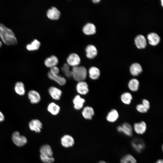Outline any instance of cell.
I'll list each match as a JSON object with an SVG mask.
<instances>
[{
	"mask_svg": "<svg viewBox=\"0 0 163 163\" xmlns=\"http://www.w3.org/2000/svg\"><path fill=\"white\" fill-rule=\"evenodd\" d=\"M0 37L3 42L7 45H14L17 43L12 30L2 23H0Z\"/></svg>",
	"mask_w": 163,
	"mask_h": 163,
	"instance_id": "obj_1",
	"label": "cell"
},
{
	"mask_svg": "<svg viewBox=\"0 0 163 163\" xmlns=\"http://www.w3.org/2000/svg\"><path fill=\"white\" fill-rule=\"evenodd\" d=\"M72 71V77L77 82L84 81L87 78V69L83 66H78L73 67Z\"/></svg>",
	"mask_w": 163,
	"mask_h": 163,
	"instance_id": "obj_2",
	"label": "cell"
},
{
	"mask_svg": "<svg viewBox=\"0 0 163 163\" xmlns=\"http://www.w3.org/2000/svg\"><path fill=\"white\" fill-rule=\"evenodd\" d=\"M12 140L14 144L18 147H22L27 142V139L24 136L20 135L18 131H15L12 135Z\"/></svg>",
	"mask_w": 163,
	"mask_h": 163,
	"instance_id": "obj_3",
	"label": "cell"
},
{
	"mask_svg": "<svg viewBox=\"0 0 163 163\" xmlns=\"http://www.w3.org/2000/svg\"><path fill=\"white\" fill-rule=\"evenodd\" d=\"M117 131L128 136H131L133 134V130L131 125L128 123H125L117 128Z\"/></svg>",
	"mask_w": 163,
	"mask_h": 163,
	"instance_id": "obj_4",
	"label": "cell"
},
{
	"mask_svg": "<svg viewBox=\"0 0 163 163\" xmlns=\"http://www.w3.org/2000/svg\"><path fill=\"white\" fill-rule=\"evenodd\" d=\"M131 143L133 149L139 153L141 152L145 148L144 142L141 139H134L132 140Z\"/></svg>",
	"mask_w": 163,
	"mask_h": 163,
	"instance_id": "obj_5",
	"label": "cell"
},
{
	"mask_svg": "<svg viewBox=\"0 0 163 163\" xmlns=\"http://www.w3.org/2000/svg\"><path fill=\"white\" fill-rule=\"evenodd\" d=\"M67 64L73 67L78 66L81 62V59L79 56L76 53L70 54L67 59Z\"/></svg>",
	"mask_w": 163,
	"mask_h": 163,
	"instance_id": "obj_6",
	"label": "cell"
},
{
	"mask_svg": "<svg viewBox=\"0 0 163 163\" xmlns=\"http://www.w3.org/2000/svg\"><path fill=\"white\" fill-rule=\"evenodd\" d=\"M42 126V124L40 121L37 119L31 120L29 123L30 129L37 133H39L41 132Z\"/></svg>",
	"mask_w": 163,
	"mask_h": 163,
	"instance_id": "obj_7",
	"label": "cell"
},
{
	"mask_svg": "<svg viewBox=\"0 0 163 163\" xmlns=\"http://www.w3.org/2000/svg\"><path fill=\"white\" fill-rule=\"evenodd\" d=\"M76 90L78 93L83 95L87 94L89 91L88 84L84 81L78 82Z\"/></svg>",
	"mask_w": 163,
	"mask_h": 163,
	"instance_id": "obj_8",
	"label": "cell"
},
{
	"mask_svg": "<svg viewBox=\"0 0 163 163\" xmlns=\"http://www.w3.org/2000/svg\"><path fill=\"white\" fill-rule=\"evenodd\" d=\"M62 145L65 148L71 147L74 144V140L73 137L69 135L63 136L61 138Z\"/></svg>",
	"mask_w": 163,
	"mask_h": 163,
	"instance_id": "obj_9",
	"label": "cell"
},
{
	"mask_svg": "<svg viewBox=\"0 0 163 163\" xmlns=\"http://www.w3.org/2000/svg\"><path fill=\"white\" fill-rule=\"evenodd\" d=\"M47 17L51 20H56L60 16V12L56 7H52L49 9L46 13Z\"/></svg>",
	"mask_w": 163,
	"mask_h": 163,
	"instance_id": "obj_10",
	"label": "cell"
},
{
	"mask_svg": "<svg viewBox=\"0 0 163 163\" xmlns=\"http://www.w3.org/2000/svg\"><path fill=\"white\" fill-rule=\"evenodd\" d=\"M48 92L51 97L56 100H59L62 94L59 89L54 86L50 87L48 89Z\"/></svg>",
	"mask_w": 163,
	"mask_h": 163,
	"instance_id": "obj_11",
	"label": "cell"
},
{
	"mask_svg": "<svg viewBox=\"0 0 163 163\" xmlns=\"http://www.w3.org/2000/svg\"><path fill=\"white\" fill-rule=\"evenodd\" d=\"M133 128L134 131L137 134L139 135L143 134L146 131V124L143 121L136 123L134 125Z\"/></svg>",
	"mask_w": 163,
	"mask_h": 163,
	"instance_id": "obj_12",
	"label": "cell"
},
{
	"mask_svg": "<svg viewBox=\"0 0 163 163\" xmlns=\"http://www.w3.org/2000/svg\"><path fill=\"white\" fill-rule=\"evenodd\" d=\"M48 78L53 80L61 86L65 85L66 82V79L63 77L59 75H52L49 71L47 74Z\"/></svg>",
	"mask_w": 163,
	"mask_h": 163,
	"instance_id": "obj_13",
	"label": "cell"
},
{
	"mask_svg": "<svg viewBox=\"0 0 163 163\" xmlns=\"http://www.w3.org/2000/svg\"><path fill=\"white\" fill-rule=\"evenodd\" d=\"M28 96L30 102L32 104H37L40 101V95L38 92L35 90H31L29 91Z\"/></svg>",
	"mask_w": 163,
	"mask_h": 163,
	"instance_id": "obj_14",
	"label": "cell"
},
{
	"mask_svg": "<svg viewBox=\"0 0 163 163\" xmlns=\"http://www.w3.org/2000/svg\"><path fill=\"white\" fill-rule=\"evenodd\" d=\"M86 55L89 59H92L95 57L97 54V51L96 47L91 44L88 45L85 48Z\"/></svg>",
	"mask_w": 163,
	"mask_h": 163,
	"instance_id": "obj_15",
	"label": "cell"
},
{
	"mask_svg": "<svg viewBox=\"0 0 163 163\" xmlns=\"http://www.w3.org/2000/svg\"><path fill=\"white\" fill-rule=\"evenodd\" d=\"M135 43L137 47L139 49L145 48L147 45L146 39L142 35H138L136 37Z\"/></svg>",
	"mask_w": 163,
	"mask_h": 163,
	"instance_id": "obj_16",
	"label": "cell"
},
{
	"mask_svg": "<svg viewBox=\"0 0 163 163\" xmlns=\"http://www.w3.org/2000/svg\"><path fill=\"white\" fill-rule=\"evenodd\" d=\"M72 101L74 108L76 110H78L82 108L85 101L79 95H77L75 97Z\"/></svg>",
	"mask_w": 163,
	"mask_h": 163,
	"instance_id": "obj_17",
	"label": "cell"
},
{
	"mask_svg": "<svg viewBox=\"0 0 163 163\" xmlns=\"http://www.w3.org/2000/svg\"><path fill=\"white\" fill-rule=\"evenodd\" d=\"M94 114V112L93 108L88 106L84 107L82 111V116L87 120L91 119Z\"/></svg>",
	"mask_w": 163,
	"mask_h": 163,
	"instance_id": "obj_18",
	"label": "cell"
},
{
	"mask_svg": "<svg viewBox=\"0 0 163 163\" xmlns=\"http://www.w3.org/2000/svg\"><path fill=\"white\" fill-rule=\"evenodd\" d=\"M83 31L84 34L87 35H92L96 32V28L94 25L91 23H88L83 27Z\"/></svg>",
	"mask_w": 163,
	"mask_h": 163,
	"instance_id": "obj_19",
	"label": "cell"
},
{
	"mask_svg": "<svg viewBox=\"0 0 163 163\" xmlns=\"http://www.w3.org/2000/svg\"><path fill=\"white\" fill-rule=\"evenodd\" d=\"M59 62L58 58L55 55H52L45 60L44 64L47 67L51 68L56 66Z\"/></svg>",
	"mask_w": 163,
	"mask_h": 163,
	"instance_id": "obj_20",
	"label": "cell"
},
{
	"mask_svg": "<svg viewBox=\"0 0 163 163\" xmlns=\"http://www.w3.org/2000/svg\"><path fill=\"white\" fill-rule=\"evenodd\" d=\"M129 70L131 74L134 76L139 75L142 71L141 66L138 63L132 64L130 67Z\"/></svg>",
	"mask_w": 163,
	"mask_h": 163,
	"instance_id": "obj_21",
	"label": "cell"
},
{
	"mask_svg": "<svg viewBox=\"0 0 163 163\" xmlns=\"http://www.w3.org/2000/svg\"><path fill=\"white\" fill-rule=\"evenodd\" d=\"M147 39L149 44L153 46L157 45L160 40V37L157 34L154 33H152L148 34Z\"/></svg>",
	"mask_w": 163,
	"mask_h": 163,
	"instance_id": "obj_22",
	"label": "cell"
},
{
	"mask_svg": "<svg viewBox=\"0 0 163 163\" xmlns=\"http://www.w3.org/2000/svg\"><path fill=\"white\" fill-rule=\"evenodd\" d=\"M89 78L92 80L98 79L100 75V70L97 67L92 66L88 70Z\"/></svg>",
	"mask_w": 163,
	"mask_h": 163,
	"instance_id": "obj_23",
	"label": "cell"
},
{
	"mask_svg": "<svg viewBox=\"0 0 163 163\" xmlns=\"http://www.w3.org/2000/svg\"><path fill=\"white\" fill-rule=\"evenodd\" d=\"M40 155L52 157L53 152L51 147L48 145L42 146L40 149Z\"/></svg>",
	"mask_w": 163,
	"mask_h": 163,
	"instance_id": "obj_24",
	"label": "cell"
},
{
	"mask_svg": "<svg viewBox=\"0 0 163 163\" xmlns=\"http://www.w3.org/2000/svg\"><path fill=\"white\" fill-rule=\"evenodd\" d=\"M48 111L53 115H56L58 114L60 110V107L54 102L50 103L48 106Z\"/></svg>",
	"mask_w": 163,
	"mask_h": 163,
	"instance_id": "obj_25",
	"label": "cell"
},
{
	"mask_svg": "<svg viewBox=\"0 0 163 163\" xmlns=\"http://www.w3.org/2000/svg\"><path fill=\"white\" fill-rule=\"evenodd\" d=\"M119 114L115 109L112 110L109 112L106 117V119L108 122L111 123L116 121L119 117Z\"/></svg>",
	"mask_w": 163,
	"mask_h": 163,
	"instance_id": "obj_26",
	"label": "cell"
},
{
	"mask_svg": "<svg viewBox=\"0 0 163 163\" xmlns=\"http://www.w3.org/2000/svg\"><path fill=\"white\" fill-rule=\"evenodd\" d=\"M14 90L18 94L20 95H24L25 91L23 83L21 82H17L15 85Z\"/></svg>",
	"mask_w": 163,
	"mask_h": 163,
	"instance_id": "obj_27",
	"label": "cell"
},
{
	"mask_svg": "<svg viewBox=\"0 0 163 163\" xmlns=\"http://www.w3.org/2000/svg\"><path fill=\"white\" fill-rule=\"evenodd\" d=\"M139 82L136 78L131 79L128 84V87L129 89L133 91H137L139 89Z\"/></svg>",
	"mask_w": 163,
	"mask_h": 163,
	"instance_id": "obj_28",
	"label": "cell"
},
{
	"mask_svg": "<svg viewBox=\"0 0 163 163\" xmlns=\"http://www.w3.org/2000/svg\"><path fill=\"white\" fill-rule=\"evenodd\" d=\"M120 163H137L135 158L131 155L126 154L123 156L120 160Z\"/></svg>",
	"mask_w": 163,
	"mask_h": 163,
	"instance_id": "obj_29",
	"label": "cell"
},
{
	"mask_svg": "<svg viewBox=\"0 0 163 163\" xmlns=\"http://www.w3.org/2000/svg\"><path fill=\"white\" fill-rule=\"evenodd\" d=\"M133 97L129 92H126L123 93L121 96V100L124 104H129L132 100Z\"/></svg>",
	"mask_w": 163,
	"mask_h": 163,
	"instance_id": "obj_30",
	"label": "cell"
},
{
	"mask_svg": "<svg viewBox=\"0 0 163 163\" xmlns=\"http://www.w3.org/2000/svg\"><path fill=\"white\" fill-rule=\"evenodd\" d=\"M40 45V42L37 40L35 39L30 44H27L26 48L29 51L36 50L39 48Z\"/></svg>",
	"mask_w": 163,
	"mask_h": 163,
	"instance_id": "obj_31",
	"label": "cell"
},
{
	"mask_svg": "<svg viewBox=\"0 0 163 163\" xmlns=\"http://www.w3.org/2000/svg\"><path fill=\"white\" fill-rule=\"evenodd\" d=\"M61 70L66 77H72V70H70L69 66L67 64L65 63L63 65L61 68Z\"/></svg>",
	"mask_w": 163,
	"mask_h": 163,
	"instance_id": "obj_32",
	"label": "cell"
},
{
	"mask_svg": "<svg viewBox=\"0 0 163 163\" xmlns=\"http://www.w3.org/2000/svg\"><path fill=\"white\" fill-rule=\"evenodd\" d=\"M40 156L41 160L44 163H52L54 161V159L53 157H49L41 155H40Z\"/></svg>",
	"mask_w": 163,
	"mask_h": 163,
	"instance_id": "obj_33",
	"label": "cell"
},
{
	"mask_svg": "<svg viewBox=\"0 0 163 163\" xmlns=\"http://www.w3.org/2000/svg\"><path fill=\"white\" fill-rule=\"evenodd\" d=\"M136 109L139 112L141 113H145L148 111L142 104H139L137 105Z\"/></svg>",
	"mask_w": 163,
	"mask_h": 163,
	"instance_id": "obj_34",
	"label": "cell"
},
{
	"mask_svg": "<svg viewBox=\"0 0 163 163\" xmlns=\"http://www.w3.org/2000/svg\"><path fill=\"white\" fill-rule=\"evenodd\" d=\"M49 72L52 75H59V70L57 67L55 66L51 68Z\"/></svg>",
	"mask_w": 163,
	"mask_h": 163,
	"instance_id": "obj_35",
	"label": "cell"
},
{
	"mask_svg": "<svg viewBox=\"0 0 163 163\" xmlns=\"http://www.w3.org/2000/svg\"><path fill=\"white\" fill-rule=\"evenodd\" d=\"M143 106L148 110L150 107L149 101L147 100L144 99L142 101V104Z\"/></svg>",
	"mask_w": 163,
	"mask_h": 163,
	"instance_id": "obj_36",
	"label": "cell"
},
{
	"mask_svg": "<svg viewBox=\"0 0 163 163\" xmlns=\"http://www.w3.org/2000/svg\"><path fill=\"white\" fill-rule=\"evenodd\" d=\"M5 119V117L3 113L0 111V122L3 121Z\"/></svg>",
	"mask_w": 163,
	"mask_h": 163,
	"instance_id": "obj_37",
	"label": "cell"
},
{
	"mask_svg": "<svg viewBox=\"0 0 163 163\" xmlns=\"http://www.w3.org/2000/svg\"><path fill=\"white\" fill-rule=\"evenodd\" d=\"M155 163H163V160L162 159H159Z\"/></svg>",
	"mask_w": 163,
	"mask_h": 163,
	"instance_id": "obj_38",
	"label": "cell"
},
{
	"mask_svg": "<svg viewBox=\"0 0 163 163\" xmlns=\"http://www.w3.org/2000/svg\"><path fill=\"white\" fill-rule=\"evenodd\" d=\"M93 2L94 3H97L99 2L100 0H92Z\"/></svg>",
	"mask_w": 163,
	"mask_h": 163,
	"instance_id": "obj_39",
	"label": "cell"
},
{
	"mask_svg": "<svg viewBox=\"0 0 163 163\" xmlns=\"http://www.w3.org/2000/svg\"><path fill=\"white\" fill-rule=\"evenodd\" d=\"M98 163H108L106 162L103 161H100Z\"/></svg>",
	"mask_w": 163,
	"mask_h": 163,
	"instance_id": "obj_40",
	"label": "cell"
},
{
	"mask_svg": "<svg viewBox=\"0 0 163 163\" xmlns=\"http://www.w3.org/2000/svg\"><path fill=\"white\" fill-rule=\"evenodd\" d=\"M2 43L1 41H0V47L2 46Z\"/></svg>",
	"mask_w": 163,
	"mask_h": 163,
	"instance_id": "obj_41",
	"label": "cell"
}]
</instances>
